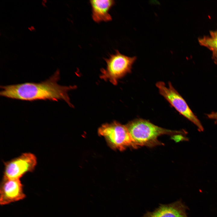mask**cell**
<instances>
[{"label": "cell", "instance_id": "1", "mask_svg": "<svg viewBox=\"0 0 217 217\" xmlns=\"http://www.w3.org/2000/svg\"><path fill=\"white\" fill-rule=\"evenodd\" d=\"M60 79L59 70H57L52 76L39 83H24L1 86V96L7 98L32 101L37 100H49L58 101L62 100L71 107L68 92L76 89L75 85L63 86L58 83Z\"/></svg>", "mask_w": 217, "mask_h": 217}, {"label": "cell", "instance_id": "2", "mask_svg": "<svg viewBox=\"0 0 217 217\" xmlns=\"http://www.w3.org/2000/svg\"><path fill=\"white\" fill-rule=\"evenodd\" d=\"M126 126L137 148L143 146L152 147L163 145L157 139L159 136L162 135H174L185 132L163 128L142 119L131 121Z\"/></svg>", "mask_w": 217, "mask_h": 217}, {"label": "cell", "instance_id": "3", "mask_svg": "<svg viewBox=\"0 0 217 217\" xmlns=\"http://www.w3.org/2000/svg\"><path fill=\"white\" fill-rule=\"evenodd\" d=\"M137 58L136 56H128L116 50L115 53L110 55L108 58H104L106 67L101 70L100 78L105 81H108L113 85H117L120 79L131 72L132 65Z\"/></svg>", "mask_w": 217, "mask_h": 217}, {"label": "cell", "instance_id": "4", "mask_svg": "<svg viewBox=\"0 0 217 217\" xmlns=\"http://www.w3.org/2000/svg\"><path fill=\"white\" fill-rule=\"evenodd\" d=\"M98 132L114 149L123 151L127 147L137 148L126 125L116 121L103 124L99 128Z\"/></svg>", "mask_w": 217, "mask_h": 217}, {"label": "cell", "instance_id": "5", "mask_svg": "<svg viewBox=\"0 0 217 217\" xmlns=\"http://www.w3.org/2000/svg\"><path fill=\"white\" fill-rule=\"evenodd\" d=\"M160 94L162 95L179 113L193 123L200 131H203V127L200 120L194 114L184 99L173 86L168 83V86L162 81L156 84Z\"/></svg>", "mask_w": 217, "mask_h": 217}, {"label": "cell", "instance_id": "6", "mask_svg": "<svg viewBox=\"0 0 217 217\" xmlns=\"http://www.w3.org/2000/svg\"><path fill=\"white\" fill-rule=\"evenodd\" d=\"M37 164L36 156L31 153H25L4 162L3 177L20 179L27 173L34 171Z\"/></svg>", "mask_w": 217, "mask_h": 217}, {"label": "cell", "instance_id": "7", "mask_svg": "<svg viewBox=\"0 0 217 217\" xmlns=\"http://www.w3.org/2000/svg\"><path fill=\"white\" fill-rule=\"evenodd\" d=\"M26 197L20 179L3 177L0 185V204L5 205L24 199Z\"/></svg>", "mask_w": 217, "mask_h": 217}, {"label": "cell", "instance_id": "8", "mask_svg": "<svg viewBox=\"0 0 217 217\" xmlns=\"http://www.w3.org/2000/svg\"><path fill=\"white\" fill-rule=\"evenodd\" d=\"M187 207L181 200L167 204H160L153 212L147 211L141 217H188Z\"/></svg>", "mask_w": 217, "mask_h": 217}, {"label": "cell", "instance_id": "9", "mask_svg": "<svg viewBox=\"0 0 217 217\" xmlns=\"http://www.w3.org/2000/svg\"><path fill=\"white\" fill-rule=\"evenodd\" d=\"M90 2L92 8V18L95 22L99 23L112 20V17L109 13V11L115 5V1L91 0Z\"/></svg>", "mask_w": 217, "mask_h": 217}, {"label": "cell", "instance_id": "10", "mask_svg": "<svg viewBox=\"0 0 217 217\" xmlns=\"http://www.w3.org/2000/svg\"><path fill=\"white\" fill-rule=\"evenodd\" d=\"M200 44L209 49L212 54V58L217 64V30L210 31V34L198 39Z\"/></svg>", "mask_w": 217, "mask_h": 217}, {"label": "cell", "instance_id": "11", "mask_svg": "<svg viewBox=\"0 0 217 217\" xmlns=\"http://www.w3.org/2000/svg\"><path fill=\"white\" fill-rule=\"evenodd\" d=\"M207 117L215 121V123H217V112H213L207 115Z\"/></svg>", "mask_w": 217, "mask_h": 217}]
</instances>
